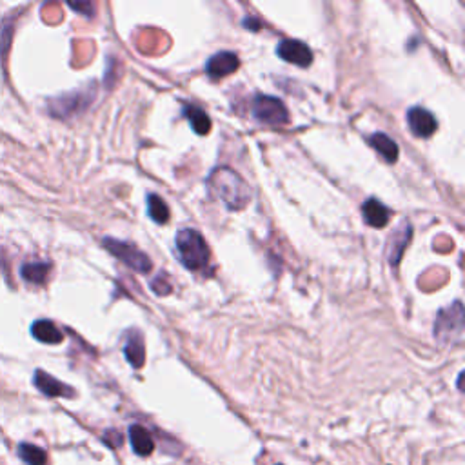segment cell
I'll list each match as a JSON object with an SVG mask.
<instances>
[{"label":"cell","instance_id":"cell-1","mask_svg":"<svg viewBox=\"0 0 465 465\" xmlns=\"http://www.w3.org/2000/svg\"><path fill=\"white\" fill-rule=\"evenodd\" d=\"M208 189L213 198L231 211H240L251 202L253 191L237 171L229 167H218L209 175Z\"/></svg>","mask_w":465,"mask_h":465},{"label":"cell","instance_id":"cell-2","mask_svg":"<svg viewBox=\"0 0 465 465\" xmlns=\"http://www.w3.org/2000/svg\"><path fill=\"white\" fill-rule=\"evenodd\" d=\"M177 255L191 271H202L209 263V248L204 237L195 229H182L177 235Z\"/></svg>","mask_w":465,"mask_h":465},{"label":"cell","instance_id":"cell-3","mask_svg":"<svg viewBox=\"0 0 465 465\" xmlns=\"http://www.w3.org/2000/svg\"><path fill=\"white\" fill-rule=\"evenodd\" d=\"M464 305L462 302H455L449 307L442 309L440 313L436 314L435 327L433 334L435 338L442 344H460L464 338Z\"/></svg>","mask_w":465,"mask_h":465},{"label":"cell","instance_id":"cell-4","mask_svg":"<svg viewBox=\"0 0 465 465\" xmlns=\"http://www.w3.org/2000/svg\"><path fill=\"white\" fill-rule=\"evenodd\" d=\"M104 248L109 251L115 258H118L120 262H124L127 268H131L133 271H137L140 274H146L151 271L153 263L146 253H142L140 249H137L133 244L122 242L116 238H104L102 240Z\"/></svg>","mask_w":465,"mask_h":465},{"label":"cell","instance_id":"cell-5","mask_svg":"<svg viewBox=\"0 0 465 465\" xmlns=\"http://www.w3.org/2000/svg\"><path fill=\"white\" fill-rule=\"evenodd\" d=\"M251 111H253L255 120L263 126H283L289 122L288 107L283 106V102L277 96L258 95L253 100Z\"/></svg>","mask_w":465,"mask_h":465},{"label":"cell","instance_id":"cell-6","mask_svg":"<svg viewBox=\"0 0 465 465\" xmlns=\"http://www.w3.org/2000/svg\"><path fill=\"white\" fill-rule=\"evenodd\" d=\"M93 89H80V91H71L50 100V113L55 118H71V116L80 115L86 111V107L91 104Z\"/></svg>","mask_w":465,"mask_h":465},{"label":"cell","instance_id":"cell-7","mask_svg":"<svg viewBox=\"0 0 465 465\" xmlns=\"http://www.w3.org/2000/svg\"><path fill=\"white\" fill-rule=\"evenodd\" d=\"M277 53L283 62H289L293 66L307 67L313 64V51L302 41H294V39L282 41L277 47Z\"/></svg>","mask_w":465,"mask_h":465},{"label":"cell","instance_id":"cell-8","mask_svg":"<svg viewBox=\"0 0 465 465\" xmlns=\"http://www.w3.org/2000/svg\"><path fill=\"white\" fill-rule=\"evenodd\" d=\"M407 124H409L413 135L418 138L433 137L438 127V120L435 118V115L422 106L411 107L407 111Z\"/></svg>","mask_w":465,"mask_h":465},{"label":"cell","instance_id":"cell-9","mask_svg":"<svg viewBox=\"0 0 465 465\" xmlns=\"http://www.w3.org/2000/svg\"><path fill=\"white\" fill-rule=\"evenodd\" d=\"M238 67H240V61H238L237 53L220 51V53L213 55L208 61V64H206V75L211 80H220V78H226L231 73H235Z\"/></svg>","mask_w":465,"mask_h":465},{"label":"cell","instance_id":"cell-10","mask_svg":"<svg viewBox=\"0 0 465 465\" xmlns=\"http://www.w3.org/2000/svg\"><path fill=\"white\" fill-rule=\"evenodd\" d=\"M411 237H413V226L409 222H404L393 232V237L389 238V249H387L389 251L387 257H389L391 266H398L402 257H404L405 248L409 246Z\"/></svg>","mask_w":465,"mask_h":465},{"label":"cell","instance_id":"cell-11","mask_svg":"<svg viewBox=\"0 0 465 465\" xmlns=\"http://www.w3.org/2000/svg\"><path fill=\"white\" fill-rule=\"evenodd\" d=\"M362 217L371 228L384 229L389 224V209L385 208L378 198H369L362 204Z\"/></svg>","mask_w":465,"mask_h":465},{"label":"cell","instance_id":"cell-12","mask_svg":"<svg viewBox=\"0 0 465 465\" xmlns=\"http://www.w3.org/2000/svg\"><path fill=\"white\" fill-rule=\"evenodd\" d=\"M33 384L41 393H44L46 396H73L75 391L71 389L69 385L62 384L56 378H53L51 374L44 373V371H36L35 378H33Z\"/></svg>","mask_w":465,"mask_h":465},{"label":"cell","instance_id":"cell-13","mask_svg":"<svg viewBox=\"0 0 465 465\" xmlns=\"http://www.w3.org/2000/svg\"><path fill=\"white\" fill-rule=\"evenodd\" d=\"M182 115L186 116V120L189 122V126L197 135H208L211 131V118L208 113L204 111L202 107L193 106V104H184Z\"/></svg>","mask_w":465,"mask_h":465},{"label":"cell","instance_id":"cell-14","mask_svg":"<svg viewBox=\"0 0 465 465\" xmlns=\"http://www.w3.org/2000/svg\"><path fill=\"white\" fill-rule=\"evenodd\" d=\"M124 356L129 364L135 367V369H140L144 362H146V351H144V342H142V336L138 331H133L129 333L126 340V345H124Z\"/></svg>","mask_w":465,"mask_h":465},{"label":"cell","instance_id":"cell-15","mask_svg":"<svg viewBox=\"0 0 465 465\" xmlns=\"http://www.w3.org/2000/svg\"><path fill=\"white\" fill-rule=\"evenodd\" d=\"M31 334L35 336L42 344H61L64 340V334L56 327L51 320H36L35 324L31 325Z\"/></svg>","mask_w":465,"mask_h":465},{"label":"cell","instance_id":"cell-16","mask_svg":"<svg viewBox=\"0 0 465 465\" xmlns=\"http://www.w3.org/2000/svg\"><path fill=\"white\" fill-rule=\"evenodd\" d=\"M369 144L373 147L374 151L382 155V157L387 160V162H396V158H398V144L391 137H387L385 133H374L373 137L369 138Z\"/></svg>","mask_w":465,"mask_h":465},{"label":"cell","instance_id":"cell-17","mask_svg":"<svg viewBox=\"0 0 465 465\" xmlns=\"http://www.w3.org/2000/svg\"><path fill=\"white\" fill-rule=\"evenodd\" d=\"M129 440H131L133 451L140 456H149L155 449V442L151 435L142 425H133L129 429Z\"/></svg>","mask_w":465,"mask_h":465},{"label":"cell","instance_id":"cell-18","mask_svg":"<svg viewBox=\"0 0 465 465\" xmlns=\"http://www.w3.org/2000/svg\"><path fill=\"white\" fill-rule=\"evenodd\" d=\"M51 271V263L47 262H28L21 268L22 279L30 283H44Z\"/></svg>","mask_w":465,"mask_h":465},{"label":"cell","instance_id":"cell-19","mask_svg":"<svg viewBox=\"0 0 465 465\" xmlns=\"http://www.w3.org/2000/svg\"><path fill=\"white\" fill-rule=\"evenodd\" d=\"M147 215H149V218L155 224H166L169 220V208H167V204L158 195H155V193L147 195Z\"/></svg>","mask_w":465,"mask_h":465},{"label":"cell","instance_id":"cell-20","mask_svg":"<svg viewBox=\"0 0 465 465\" xmlns=\"http://www.w3.org/2000/svg\"><path fill=\"white\" fill-rule=\"evenodd\" d=\"M19 455L28 465H44L47 460L46 451L33 444H22L19 447Z\"/></svg>","mask_w":465,"mask_h":465},{"label":"cell","instance_id":"cell-21","mask_svg":"<svg viewBox=\"0 0 465 465\" xmlns=\"http://www.w3.org/2000/svg\"><path fill=\"white\" fill-rule=\"evenodd\" d=\"M13 21H8L6 19L2 28H0V55H6V47L10 50V42H11V35H13Z\"/></svg>","mask_w":465,"mask_h":465},{"label":"cell","instance_id":"cell-22","mask_svg":"<svg viewBox=\"0 0 465 465\" xmlns=\"http://www.w3.org/2000/svg\"><path fill=\"white\" fill-rule=\"evenodd\" d=\"M69 8H73L75 11H80L82 15L86 17L95 15V6L91 2H69Z\"/></svg>","mask_w":465,"mask_h":465},{"label":"cell","instance_id":"cell-23","mask_svg":"<svg viewBox=\"0 0 465 465\" xmlns=\"http://www.w3.org/2000/svg\"><path fill=\"white\" fill-rule=\"evenodd\" d=\"M104 442H106L109 447H120L122 442H124V436L118 433V431H107L104 435Z\"/></svg>","mask_w":465,"mask_h":465},{"label":"cell","instance_id":"cell-24","mask_svg":"<svg viewBox=\"0 0 465 465\" xmlns=\"http://www.w3.org/2000/svg\"><path fill=\"white\" fill-rule=\"evenodd\" d=\"M151 288H153V291H155V293H157V294L171 293V285H169V283H164V279H160V277H158L157 280H153Z\"/></svg>","mask_w":465,"mask_h":465},{"label":"cell","instance_id":"cell-25","mask_svg":"<svg viewBox=\"0 0 465 465\" xmlns=\"http://www.w3.org/2000/svg\"><path fill=\"white\" fill-rule=\"evenodd\" d=\"M244 25H246V28H248V30H251V31L260 30V22L255 21V19H246V21H244Z\"/></svg>","mask_w":465,"mask_h":465}]
</instances>
